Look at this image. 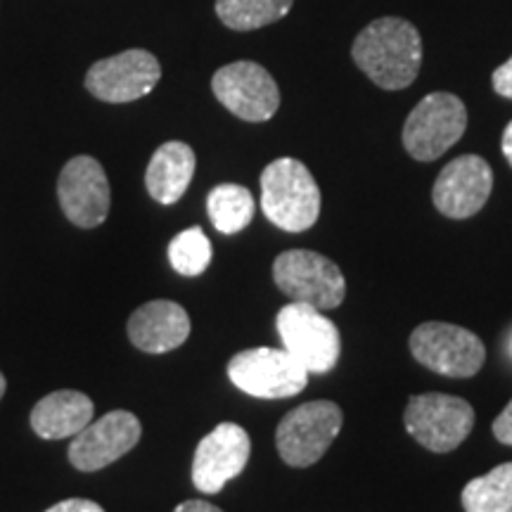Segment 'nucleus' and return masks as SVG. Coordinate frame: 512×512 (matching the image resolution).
<instances>
[{
  "label": "nucleus",
  "mask_w": 512,
  "mask_h": 512,
  "mask_svg": "<svg viewBox=\"0 0 512 512\" xmlns=\"http://www.w3.org/2000/svg\"><path fill=\"white\" fill-rule=\"evenodd\" d=\"M356 67L384 91H401L415 81L422 64L418 29L399 17L370 22L351 48Z\"/></svg>",
  "instance_id": "nucleus-1"
},
{
  "label": "nucleus",
  "mask_w": 512,
  "mask_h": 512,
  "mask_svg": "<svg viewBox=\"0 0 512 512\" xmlns=\"http://www.w3.org/2000/svg\"><path fill=\"white\" fill-rule=\"evenodd\" d=\"M261 209L285 233H304L320 214L316 178L299 159H275L261 174Z\"/></svg>",
  "instance_id": "nucleus-2"
},
{
  "label": "nucleus",
  "mask_w": 512,
  "mask_h": 512,
  "mask_svg": "<svg viewBox=\"0 0 512 512\" xmlns=\"http://www.w3.org/2000/svg\"><path fill=\"white\" fill-rule=\"evenodd\" d=\"M273 280L292 302L313 309H337L347 297V280L335 261L311 249H290L273 261Z\"/></svg>",
  "instance_id": "nucleus-3"
},
{
  "label": "nucleus",
  "mask_w": 512,
  "mask_h": 512,
  "mask_svg": "<svg viewBox=\"0 0 512 512\" xmlns=\"http://www.w3.org/2000/svg\"><path fill=\"white\" fill-rule=\"evenodd\" d=\"M344 425V413L332 401H309L280 420L275 446L290 467H311L328 453Z\"/></svg>",
  "instance_id": "nucleus-4"
},
{
  "label": "nucleus",
  "mask_w": 512,
  "mask_h": 512,
  "mask_svg": "<svg viewBox=\"0 0 512 512\" xmlns=\"http://www.w3.org/2000/svg\"><path fill=\"white\" fill-rule=\"evenodd\" d=\"M275 325L287 354L297 358L309 373L323 375L337 366L342 354V337L337 325L323 316L320 309L292 302L280 309Z\"/></svg>",
  "instance_id": "nucleus-5"
},
{
  "label": "nucleus",
  "mask_w": 512,
  "mask_h": 512,
  "mask_svg": "<svg viewBox=\"0 0 512 512\" xmlns=\"http://www.w3.org/2000/svg\"><path fill=\"white\" fill-rule=\"evenodd\" d=\"M467 110L451 93H430L403 124V147L418 162H434L463 138Z\"/></svg>",
  "instance_id": "nucleus-6"
},
{
  "label": "nucleus",
  "mask_w": 512,
  "mask_h": 512,
  "mask_svg": "<svg viewBox=\"0 0 512 512\" xmlns=\"http://www.w3.org/2000/svg\"><path fill=\"white\" fill-rule=\"evenodd\" d=\"M403 422L411 437L432 453H448L470 437L475 408L460 396L420 394L411 396Z\"/></svg>",
  "instance_id": "nucleus-7"
},
{
  "label": "nucleus",
  "mask_w": 512,
  "mask_h": 512,
  "mask_svg": "<svg viewBox=\"0 0 512 512\" xmlns=\"http://www.w3.org/2000/svg\"><path fill=\"white\" fill-rule=\"evenodd\" d=\"M411 354L420 366L446 377H475L486 361L484 342L475 332L451 323H422L411 335Z\"/></svg>",
  "instance_id": "nucleus-8"
},
{
  "label": "nucleus",
  "mask_w": 512,
  "mask_h": 512,
  "mask_svg": "<svg viewBox=\"0 0 512 512\" xmlns=\"http://www.w3.org/2000/svg\"><path fill=\"white\" fill-rule=\"evenodd\" d=\"M228 377L240 392L256 399H290L304 392L309 370L285 349H247L228 361Z\"/></svg>",
  "instance_id": "nucleus-9"
},
{
  "label": "nucleus",
  "mask_w": 512,
  "mask_h": 512,
  "mask_svg": "<svg viewBox=\"0 0 512 512\" xmlns=\"http://www.w3.org/2000/svg\"><path fill=\"white\" fill-rule=\"evenodd\" d=\"M216 100L238 119L268 121L280 107V91L273 76L261 64L242 60L221 67L211 79Z\"/></svg>",
  "instance_id": "nucleus-10"
},
{
  "label": "nucleus",
  "mask_w": 512,
  "mask_h": 512,
  "mask_svg": "<svg viewBox=\"0 0 512 512\" xmlns=\"http://www.w3.org/2000/svg\"><path fill=\"white\" fill-rule=\"evenodd\" d=\"M162 79L157 57L147 50L133 48L95 62L86 74V88L102 102H133L155 91Z\"/></svg>",
  "instance_id": "nucleus-11"
},
{
  "label": "nucleus",
  "mask_w": 512,
  "mask_h": 512,
  "mask_svg": "<svg viewBox=\"0 0 512 512\" xmlns=\"http://www.w3.org/2000/svg\"><path fill=\"white\" fill-rule=\"evenodd\" d=\"M60 207L69 221L79 228H98L110 214V181L98 159L79 155L64 164L57 181Z\"/></svg>",
  "instance_id": "nucleus-12"
},
{
  "label": "nucleus",
  "mask_w": 512,
  "mask_h": 512,
  "mask_svg": "<svg viewBox=\"0 0 512 512\" xmlns=\"http://www.w3.org/2000/svg\"><path fill=\"white\" fill-rule=\"evenodd\" d=\"M252 441L235 422H221L197 444L192 460V484L202 494H219L230 479L247 467Z\"/></svg>",
  "instance_id": "nucleus-13"
},
{
  "label": "nucleus",
  "mask_w": 512,
  "mask_h": 512,
  "mask_svg": "<svg viewBox=\"0 0 512 512\" xmlns=\"http://www.w3.org/2000/svg\"><path fill=\"white\" fill-rule=\"evenodd\" d=\"M140 434H143V427L136 415L131 411H112L102 415L100 420H91L72 437L69 460L76 470L98 472L136 448Z\"/></svg>",
  "instance_id": "nucleus-14"
},
{
  "label": "nucleus",
  "mask_w": 512,
  "mask_h": 512,
  "mask_svg": "<svg viewBox=\"0 0 512 512\" xmlns=\"http://www.w3.org/2000/svg\"><path fill=\"white\" fill-rule=\"evenodd\" d=\"M494 174L484 157L463 155L448 162L432 188V202L448 219H470L489 200Z\"/></svg>",
  "instance_id": "nucleus-15"
},
{
  "label": "nucleus",
  "mask_w": 512,
  "mask_h": 512,
  "mask_svg": "<svg viewBox=\"0 0 512 512\" xmlns=\"http://www.w3.org/2000/svg\"><path fill=\"white\" fill-rule=\"evenodd\" d=\"M128 337L145 354H166L190 337V316L169 299L147 302L128 318Z\"/></svg>",
  "instance_id": "nucleus-16"
},
{
  "label": "nucleus",
  "mask_w": 512,
  "mask_h": 512,
  "mask_svg": "<svg viewBox=\"0 0 512 512\" xmlns=\"http://www.w3.org/2000/svg\"><path fill=\"white\" fill-rule=\"evenodd\" d=\"M91 396L76 389H60L43 396L31 411V427L41 439L76 437L93 420Z\"/></svg>",
  "instance_id": "nucleus-17"
},
{
  "label": "nucleus",
  "mask_w": 512,
  "mask_h": 512,
  "mask_svg": "<svg viewBox=\"0 0 512 512\" xmlns=\"http://www.w3.org/2000/svg\"><path fill=\"white\" fill-rule=\"evenodd\" d=\"M195 176V152L188 143L171 140L157 147L145 171V188L159 204H176Z\"/></svg>",
  "instance_id": "nucleus-18"
},
{
  "label": "nucleus",
  "mask_w": 512,
  "mask_h": 512,
  "mask_svg": "<svg viewBox=\"0 0 512 512\" xmlns=\"http://www.w3.org/2000/svg\"><path fill=\"white\" fill-rule=\"evenodd\" d=\"M207 211L214 228L223 235H235L245 230L254 219V197L242 185H216L207 197Z\"/></svg>",
  "instance_id": "nucleus-19"
},
{
  "label": "nucleus",
  "mask_w": 512,
  "mask_h": 512,
  "mask_svg": "<svg viewBox=\"0 0 512 512\" xmlns=\"http://www.w3.org/2000/svg\"><path fill=\"white\" fill-rule=\"evenodd\" d=\"M465 512H512V463H503L465 484Z\"/></svg>",
  "instance_id": "nucleus-20"
},
{
  "label": "nucleus",
  "mask_w": 512,
  "mask_h": 512,
  "mask_svg": "<svg viewBox=\"0 0 512 512\" xmlns=\"http://www.w3.org/2000/svg\"><path fill=\"white\" fill-rule=\"evenodd\" d=\"M292 5L294 0H216V15L228 29L254 31L283 19Z\"/></svg>",
  "instance_id": "nucleus-21"
},
{
  "label": "nucleus",
  "mask_w": 512,
  "mask_h": 512,
  "mask_svg": "<svg viewBox=\"0 0 512 512\" xmlns=\"http://www.w3.org/2000/svg\"><path fill=\"white\" fill-rule=\"evenodd\" d=\"M169 261L181 275H200L211 264V242L200 226L183 230L169 242Z\"/></svg>",
  "instance_id": "nucleus-22"
},
{
  "label": "nucleus",
  "mask_w": 512,
  "mask_h": 512,
  "mask_svg": "<svg viewBox=\"0 0 512 512\" xmlns=\"http://www.w3.org/2000/svg\"><path fill=\"white\" fill-rule=\"evenodd\" d=\"M494 437L505 446H512V401L503 408V413L494 420Z\"/></svg>",
  "instance_id": "nucleus-23"
},
{
  "label": "nucleus",
  "mask_w": 512,
  "mask_h": 512,
  "mask_svg": "<svg viewBox=\"0 0 512 512\" xmlns=\"http://www.w3.org/2000/svg\"><path fill=\"white\" fill-rule=\"evenodd\" d=\"M491 83H494V91L498 95L512 100V57L496 69L494 76H491Z\"/></svg>",
  "instance_id": "nucleus-24"
},
{
  "label": "nucleus",
  "mask_w": 512,
  "mask_h": 512,
  "mask_svg": "<svg viewBox=\"0 0 512 512\" xmlns=\"http://www.w3.org/2000/svg\"><path fill=\"white\" fill-rule=\"evenodd\" d=\"M46 512H105L98 503L86 501V498H67V501L55 503L53 508H48Z\"/></svg>",
  "instance_id": "nucleus-25"
},
{
  "label": "nucleus",
  "mask_w": 512,
  "mask_h": 512,
  "mask_svg": "<svg viewBox=\"0 0 512 512\" xmlns=\"http://www.w3.org/2000/svg\"><path fill=\"white\" fill-rule=\"evenodd\" d=\"M174 512H223L221 508H216L214 503H207V501H185L178 505Z\"/></svg>",
  "instance_id": "nucleus-26"
},
{
  "label": "nucleus",
  "mask_w": 512,
  "mask_h": 512,
  "mask_svg": "<svg viewBox=\"0 0 512 512\" xmlns=\"http://www.w3.org/2000/svg\"><path fill=\"white\" fill-rule=\"evenodd\" d=\"M501 147H503V155L508 159V164L512 166V121L508 126H505L503 131V140H501Z\"/></svg>",
  "instance_id": "nucleus-27"
},
{
  "label": "nucleus",
  "mask_w": 512,
  "mask_h": 512,
  "mask_svg": "<svg viewBox=\"0 0 512 512\" xmlns=\"http://www.w3.org/2000/svg\"><path fill=\"white\" fill-rule=\"evenodd\" d=\"M5 387H8V382H5V375L0 373V399H3V394H5Z\"/></svg>",
  "instance_id": "nucleus-28"
}]
</instances>
